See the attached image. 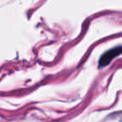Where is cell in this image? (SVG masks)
<instances>
[{"label": "cell", "instance_id": "cell-1", "mask_svg": "<svg viewBox=\"0 0 122 122\" xmlns=\"http://www.w3.org/2000/svg\"><path fill=\"white\" fill-rule=\"evenodd\" d=\"M122 54V46H119V47L114 48L107 52H106L99 59V68L101 67H105L107 64L111 63V61L114 59L115 57L118 56L119 54Z\"/></svg>", "mask_w": 122, "mask_h": 122}]
</instances>
